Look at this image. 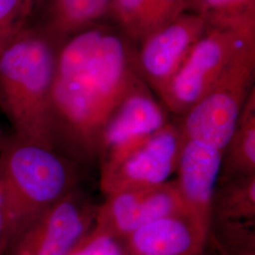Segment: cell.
Wrapping results in <instances>:
<instances>
[{"mask_svg":"<svg viewBox=\"0 0 255 255\" xmlns=\"http://www.w3.org/2000/svg\"><path fill=\"white\" fill-rule=\"evenodd\" d=\"M122 42L97 29H84L57 52L52 86L55 129L66 148L97 154L101 129L128 94Z\"/></svg>","mask_w":255,"mask_h":255,"instance_id":"1","label":"cell"},{"mask_svg":"<svg viewBox=\"0 0 255 255\" xmlns=\"http://www.w3.org/2000/svg\"><path fill=\"white\" fill-rule=\"evenodd\" d=\"M57 52L28 27L6 46L0 52V109L12 134L59 151L52 108Z\"/></svg>","mask_w":255,"mask_h":255,"instance_id":"2","label":"cell"},{"mask_svg":"<svg viewBox=\"0 0 255 255\" xmlns=\"http://www.w3.org/2000/svg\"><path fill=\"white\" fill-rule=\"evenodd\" d=\"M76 167L73 159L55 149L14 134L5 137L0 146V176L7 252L33 221L77 189Z\"/></svg>","mask_w":255,"mask_h":255,"instance_id":"3","label":"cell"},{"mask_svg":"<svg viewBox=\"0 0 255 255\" xmlns=\"http://www.w3.org/2000/svg\"><path fill=\"white\" fill-rule=\"evenodd\" d=\"M183 141L181 128L167 124L152 135L102 158L101 191L109 196L168 182L177 169Z\"/></svg>","mask_w":255,"mask_h":255,"instance_id":"4","label":"cell"},{"mask_svg":"<svg viewBox=\"0 0 255 255\" xmlns=\"http://www.w3.org/2000/svg\"><path fill=\"white\" fill-rule=\"evenodd\" d=\"M251 81V63L234 58L210 91L186 112L183 139L223 151L237 128Z\"/></svg>","mask_w":255,"mask_h":255,"instance_id":"5","label":"cell"},{"mask_svg":"<svg viewBox=\"0 0 255 255\" xmlns=\"http://www.w3.org/2000/svg\"><path fill=\"white\" fill-rule=\"evenodd\" d=\"M97 210L75 189L33 221L6 255H71L91 232Z\"/></svg>","mask_w":255,"mask_h":255,"instance_id":"6","label":"cell"},{"mask_svg":"<svg viewBox=\"0 0 255 255\" xmlns=\"http://www.w3.org/2000/svg\"><path fill=\"white\" fill-rule=\"evenodd\" d=\"M172 216L185 217L175 182L119 192L98 206L90 233L121 242L138 229Z\"/></svg>","mask_w":255,"mask_h":255,"instance_id":"7","label":"cell"},{"mask_svg":"<svg viewBox=\"0 0 255 255\" xmlns=\"http://www.w3.org/2000/svg\"><path fill=\"white\" fill-rule=\"evenodd\" d=\"M223 151L200 142L184 140L175 182L185 217L209 237L212 208L222 166Z\"/></svg>","mask_w":255,"mask_h":255,"instance_id":"8","label":"cell"},{"mask_svg":"<svg viewBox=\"0 0 255 255\" xmlns=\"http://www.w3.org/2000/svg\"><path fill=\"white\" fill-rule=\"evenodd\" d=\"M232 60L226 38L214 34L201 40L162 92L168 106L187 112L210 91Z\"/></svg>","mask_w":255,"mask_h":255,"instance_id":"9","label":"cell"},{"mask_svg":"<svg viewBox=\"0 0 255 255\" xmlns=\"http://www.w3.org/2000/svg\"><path fill=\"white\" fill-rule=\"evenodd\" d=\"M167 125L162 108L143 93H128L102 128L98 154L107 155L152 135Z\"/></svg>","mask_w":255,"mask_h":255,"instance_id":"10","label":"cell"},{"mask_svg":"<svg viewBox=\"0 0 255 255\" xmlns=\"http://www.w3.org/2000/svg\"><path fill=\"white\" fill-rule=\"evenodd\" d=\"M208 237L184 216L158 219L121 241L127 255H202Z\"/></svg>","mask_w":255,"mask_h":255,"instance_id":"11","label":"cell"},{"mask_svg":"<svg viewBox=\"0 0 255 255\" xmlns=\"http://www.w3.org/2000/svg\"><path fill=\"white\" fill-rule=\"evenodd\" d=\"M201 30L199 20L173 22L157 30L142 52L146 75L164 91L182 64L184 53Z\"/></svg>","mask_w":255,"mask_h":255,"instance_id":"12","label":"cell"},{"mask_svg":"<svg viewBox=\"0 0 255 255\" xmlns=\"http://www.w3.org/2000/svg\"><path fill=\"white\" fill-rule=\"evenodd\" d=\"M109 0H35L28 28L45 37L53 46L83 27L105 11Z\"/></svg>","mask_w":255,"mask_h":255,"instance_id":"13","label":"cell"},{"mask_svg":"<svg viewBox=\"0 0 255 255\" xmlns=\"http://www.w3.org/2000/svg\"><path fill=\"white\" fill-rule=\"evenodd\" d=\"M255 220V174L219 176L213 200L212 221Z\"/></svg>","mask_w":255,"mask_h":255,"instance_id":"14","label":"cell"},{"mask_svg":"<svg viewBox=\"0 0 255 255\" xmlns=\"http://www.w3.org/2000/svg\"><path fill=\"white\" fill-rule=\"evenodd\" d=\"M237 128L223 150L220 176L255 174V99L244 105Z\"/></svg>","mask_w":255,"mask_h":255,"instance_id":"15","label":"cell"},{"mask_svg":"<svg viewBox=\"0 0 255 255\" xmlns=\"http://www.w3.org/2000/svg\"><path fill=\"white\" fill-rule=\"evenodd\" d=\"M182 3L183 0H118L123 21L136 32H156L169 25Z\"/></svg>","mask_w":255,"mask_h":255,"instance_id":"16","label":"cell"},{"mask_svg":"<svg viewBox=\"0 0 255 255\" xmlns=\"http://www.w3.org/2000/svg\"><path fill=\"white\" fill-rule=\"evenodd\" d=\"M208 244L217 255H255V222L213 220Z\"/></svg>","mask_w":255,"mask_h":255,"instance_id":"17","label":"cell"},{"mask_svg":"<svg viewBox=\"0 0 255 255\" xmlns=\"http://www.w3.org/2000/svg\"><path fill=\"white\" fill-rule=\"evenodd\" d=\"M35 0H0V52L28 27Z\"/></svg>","mask_w":255,"mask_h":255,"instance_id":"18","label":"cell"},{"mask_svg":"<svg viewBox=\"0 0 255 255\" xmlns=\"http://www.w3.org/2000/svg\"><path fill=\"white\" fill-rule=\"evenodd\" d=\"M7 253V225L5 216V201L4 190L0 176V255H5Z\"/></svg>","mask_w":255,"mask_h":255,"instance_id":"19","label":"cell"},{"mask_svg":"<svg viewBox=\"0 0 255 255\" xmlns=\"http://www.w3.org/2000/svg\"><path fill=\"white\" fill-rule=\"evenodd\" d=\"M201 1L205 7L212 8V9H224V8H229L231 6H235L237 4L246 2L249 0H201Z\"/></svg>","mask_w":255,"mask_h":255,"instance_id":"20","label":"cell"},{"mask_svg":"<svg viewBox=\"0 0 255 255\" xmlns=\"http://www.w3.org/2000/svg\"><path fill=\"white\" fill-rule=\"evenodd\" d=\"M216 255V253H215V251L213 250V248L210 246L209 244H208V242H207V246H206V249H205V251H204V253H203V255Z\"/></svg>","mask_w":255,"mask_h":255,"instance_id":"21","label":"cell"},{"mask_svg":"<svg viewBox=\"0 0 255 255\" xmlns=\"http://www.w3.org/2000/svg\"><path fill=\"white\" fill-rule=\"evenodd\" d=\"M5 137H6V135H4L3 131H2V130H1V128H0V146L2 145V143H3L4 139H5Z\"/></svg>","mask_w":255,"mask_h":255,"instance_id":"22","label":"cell"}]
</instances>
